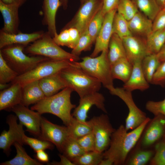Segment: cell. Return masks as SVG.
I'll list each match as a JSON object with an SVG mask.
<instances>
[{
    "mask_svg": "<svg viewBox=\"0 0 165 165\" xmlns=\"http://www.w3.org/2000/svg\"><path fill=\"white\" fill-rule=\"evenodd\" d=\"M150 120L148 117L139 126L129 132L124 126L121 125L112 134L109 146L103 152L104 158L109 160L114 165L124 164Z\"/></svg>",
    "mask_w": 165,
    "mask_h": 165,
    "instance_id": "6da1fadb",
    "label": "cell"
},
{
    "mask_svg": "<svg viewBox=\"0 0 165 165\" xmlns=\"http://www.w3.org/2000/svg\"><path fill=\"white\" fill-rule=\"evenodd\" d=\"M72 91L71 88L66 87L53 95L45 97L31 109L41 115L49 113L54 115L60 119L65 126H68L73 118L71 111L76 107L71 101Z\"/></svg>",
    "mask_w": 165,
    "mask_h": 165,
    "instance_id": "7a4b0ae2",
    "label": "cell"
},
{
    "mask_svg": "<svg viewBox=\"0 0 165 165\" xmlns=\"http://www.w3.org/2000/svg\"><path fill=\"white\" fill-rule=\"evenodd\" d=\"M59 74L68 87L75 91L80 98L98 92L101 87L99 81L76 66L64 69Z\"/></svg>",
    "mask_w": 165,
    "mask_h": 165,
    "instance_id": "3957f363",
    "label": "cell"
},
{
    "mask_svg": "<svg viewBox=\"0 0 165 165\" xmlns=\"http://www.w3.org/2000/svg\"><path fill=\"white\" fill-rule=\"evenodd\" d=\"M108 50H104L99 56L95 57H84L80 62L74 61L76 66L98 80L108 89L114 86L111 65L108 56Z\"/></svg>",
    "mask_w": 165,
    "mask_h": 165,
    "instance_id": "277c9868",
    "label": "cell"
},
{
    "mask_svg": "<svg viewBox=\"0 0 165 165\" xmlns=\"http://www.w3.org/2000/svg\"><path fill=\"white\" fill-rule=\"evenodd\" d=\"M25 46L13 44L1 49L0 52L8 64L19 75L32 69L40 63L50 59L38 56L30 57L23 52Z\"/></svg>",
    "mask_w": 165,
    "mask_h": 165,
    "instance_id": "5b68a950",
    "label": "cell"
},
{
    "mask_svg": "<svg viewBox=\"0 0 165 165\" xmlns=\"http://www.w3.org/2000/svg\"><path fill=\"white\" fill-rule=\"evenodd\" d=\"M24 52L56 60L78 61L80 59L79 57L75 56L61 48L47 31L26 47Z\"/></svg>",
    "mask_w": 165,
    "mask_h": 165,
    "instance_id": "8992f818",
    "label": "cell"
},
{
    "mask_svg": "<svg viewBox=\"0 0 165 165\" xmlns=\"http://www.w3.org/2000/svg\"><path fill=\"white\" fill-rule=\"evenodd\" d=\"M74 61L49 59L40 63L30 70L18 75L11 84L18 83L23 87L31 82L59 73L64 69L75 66Z\"/></svg>",
    "mask_w": 165,
    "mask_h": 165,
    "instance_id": "52a82bcc",
    "label": "cell"
},
{
    "mask_svg": "<svg viewBox=\"0 0 165 165\" xmlns=\"http://www.w3.org/2000/svg\"><path fill=\"white\" fill-rule=\"evenodd\" d=\"M103 5L102 0H86L80 4L74 16L62 29L75 28L81 35L87 31L90 22L102 9Z\"/></svg>",
    "mask_w": 165,
    "mask_h": 165,
    "instance_id": "ba28073f",
    "label": "cell"
},
{
    "mask_svg": "<svg viewBox=\"0 0 165 165\" xmlns=\"http://www.w3.org/2000/svg\"><path fill=\"white\" fill-rule=\"evenodd\" d=\"M112 95L118 96L127 106L129 112L125 120V128L127 131L133 130L143 123L147 118L146 114L139 109L134 101L132 92L123 87L114 86L108 89Z\"/></svg>",
    "mask_w": 165,
    "mask_h": 165,
    "instance_id": "9c48e42d",
    "label": "cell"
},
{
    "mask_svg": "<svg viewBox=\"0 0 165 165\" xmlns=\"http://www.w3.org/2000/svg\"><path fill=\"white\" fill-rule=\"evenodd\" d=\"M87 121L95 137V151L103 152L108 148L112 135L116 129L112 127L106 114L94 116Z\"/></svg>",
    "mask_w": 165,
    "mask_h": 165,
    "instance_id": "30bf717a",
    "label": "cell"
},
{
    "mask_svg": "<svg viewBox=\"0 0 165 165\" xmlns=\"http://www.w3.org/2000/svg\"><path fill=\"white\" fill-rule=\"evenodd\" d=\"M40 127L39 139L52 143L62 153L64 145L70 137L68 127L53 123L42 116Z\"/></svg>",
    "mask_w": 165,
    "mask_h": 165,
    "instance_id": "8fae6325",
    "label": "cell"
},
{
    "mask_svg": "<svg viewBox=\"0 0 165 165\" xmlns=\"http://www.w3.org/2000/svg\"><path fill=\"white\" fill-rule=\"evenodd\" d=\"M18 118L16 115L10 114L6 118L8 125V131L4 130L0 136V148L7 156L10 154L11 147L15 142L23 145V136L25 134L23 125L17 123Z\"/></svg>",
    "mask_w": 165,
    "mask_h": 165,
    "instance_id": "7c38bea8",
    "label": "cell"
},
{
    "mask_svg": "<svg viewBox=\"0 0 165 165\" xmlns=\"http://www.w3.org/2000/svg\"><path fill=\"white\" fill-rule=\"evenodd\" d=\"M11 111L17 116L19 123L26 127V131L38 138L40 137L42 117L41 114L21 104L15 106Z\"/></svg>",
    "mask_w": 165,
    "mask_h": 165,
    "instance_id": "4fadbf2b",
    "label": "cell"
},
{
    "mask_svg": "<svg viewBox=\"0 0 165 165\" xmlns=\"http://www.w3.org/2000/svg\"><path fill=\"white\" fill-rule=\"evenodd\" d=\"M105 101L104 97L98 92L85 95L80 98L79 105L75 108L72 116L79 121L85 122L88 111L93 105L107 113Z\"/></svg>",
    "mask_w": 165,
    "mask_h": 165,
    "instance_id": "5bb4252c",
    "label": "cell"
},
{
    "mask_svg": "<svg viewBox=\"0 0 165 165\" xmlns=\"http://www.w3.org/2000/svg\"><path fill=\"white\" fill-rule=\"evenodd\" d=\"M127 58L133 64L136 62L142 61L150 54L147 50L145 38L133 35L122 38Z\"/></svg>",
    "mask_w": 165,
    "mask_h": 165,
    "instance_id": "9a60e30c",
    "label": "cell"
},
{
    "mask_svg": "<svg viewBox=\"0 0 165 165\" xmlns=\"http://www.w3.org/2000/svg\"><path fill=\"white\" fill-rule=\"evenodd\" d=\"M116 12L117 9H115L105 15L102 27L95 43L94 49L90 57H96L100 52L108 50L109 42L113 34V19Z\"/></svg>",
    "mask_w": 165,
    "mask_h": 165,
    "instance_id": "2e32d148",
    "label": "cell"
},
{
    "mask_svg": "<svg viewBox=\"0 0 165 165\" xmlns=\"http://www.w3.org/2000/svg\"><path fill=\"white\" fill-rule=\"evenodd\" d=\"M165 136V118L161 115L155 116L148 126L141 141L144 147L150 146L161 140Z\"/></svg>",
    "mask_w": 165,
    "mask_h": 165,
    "instance_id": "e0dca14e",
    "label": "cell"
},
{
    "mask_svg": "<svg viewBox=\"0 0 165 165\" xmlns=\"http://www.w3.org/2000/svg\"><path fill=\"white\" fill-rule=\"evenodd\" d=\"M20 7L14 4H7L0 0V11L3 17L4 26L1 29L9 34L19 32V19L18 10Z\"/></svg>",
    "mask_w": 165,
    "mask_h": 165,
    "instance_id": "ac0fdd59",
    "label": "cell"
},
{
    "mask_svg": "<svg viewBox=\"0 0 165 165\" xmlns=\"http://www.w3.org/2000/svg\"><path fill=\"white\" fill-rule=\"evenodd\" d=\"M42 31L30 33H24L20 31L16 34L6 33L1 30L0 31V49L11 45L19 44L26 46L33 42L44 34Z\"/></svg>",
    "mask_w": 165,
    "mask_h": 165,
    "instance_id": "d6986e66",
    "label": "cell"
},
{
    "mask_svg": "<svg viewBox=\"0 0 165 165\" xmlns=\"http://www.w3.org/2000/svg\"><path fill=\"white\" fill-rule=\"evenodd\" d=\"M22 87L18 83L11 84L7 88L0 93V110L11 111L15 106L20 104Z\"/></svg>",
    "mask_w": 165,
    "mask_h": 165,
    "instance_id": "ffe728a7",
    "label": "cell"
},
{
    "mask_svg": "<svg viewBox=\"0 0 165 165\" xmlns=\"http://www.w3.org/2000/svg\"><path fill=\"white\" fill-rule=\"evenodd\" d=\"M62 6L61 0H43L42 24L47 26L48 33L53 38L57 35L56 25L57 12Z\"/></svg>",
    "mask_w": 165,
    "mask_h": 165,
    "instance_id": "44dd1931",
    "label": "cell"
},
{
    "mask_svg": "<svg viewBox=\"0 0 165 165\" xmlns=\"http://www.w3.org/2000/svg\"><path fill=\"white\" fill-rule=\"evenodd\" d=\"M128 23L133 35L146 38L152 32V21L139 11Z\"/></svg>",
    "mask_w": 165,
    "mask_h": 165,
    "instance_id": "7402d4cb",
    "label": "cell"
},
{
    "mask_svg": "<svg viewBox=\"0 0 165 165\" xmlns=\"http://www.w3.org/2000/svg\"><path fill=\"white\" fill-rule=\"evenodd\" d=\"M141 63V61H138L133 64L131 74L123 86V88L125 90L132 92L136 90L143 91L149 88V83L143 72Z\"/></svg>",
    "mask_w": 165,
    "mask_h": 165,
    "instance_id": "603a6c76",
    "label": "cell"
},
{
    "mask_svg": "<svg viewBox=\"0 0 165 165\" xmlns=\"http://www.w3.org/2000/svg\"><path fill=\"white\" fill-rule=\"evenodd\" d=\"M45 97L40 86L39 81H34L22 87L20 104L28 107L31 104L37 103Z\"/></svg>",
    "mask_w": 165,
    "mask_h": 165,
    "instance_id": "cb8c5ba5",
    "label": "cell"
},
{
    "mask_svg": "<svg viewBox=\"0 0 165 165\" xmlns=\"http://www.w3.org/2000/svg\"><path fill=\"white\" fill-rule=\"evenodd\" d=\"M39 83L46 97L53 95L57 93L60 90L68 87L59 73L40 80Z\"/></svg>",
    "mask_w": 165,
    "mask_h": 165,
    "instance_id": "d4e9b609",
    "label": "cell"
},
{
    "mask_svg": "<svg viewBox=\"0 0 165 165\" xmlns=\"http://www.w3.org/2000/svg\"><path fill=\"white\" fill-rule=\"evenodd\" d=\"M80 37L79 31L75 28L61 30L59 34L53 38L59 46H66L73 49L77 45Z\"/></svg>",
    "mask_w": 165,
    "mask_h": 165,
    "instance_id": "484cf974",
    "label": "cell"
},
{
    "mask_svg": "<svg viewBox=\"0 0 165 165\" xmlns=\"http://www.w3.org/2000/svg\"><path fill=\"white\" fill-rule=\"evenodd\" d=\"M108 56L111 65L118 60L127 57L122 39L116 34L113 33L110 40Z\"/></svg>",
    "mask_w": 165,
    "mask_h": 165,
    "instance_id": "4316f807",
    "label": "cell"
},
{
    "mask_svg": "<svg viewBox=\"0 0 165 165\" xmlns=\"http://www.w3.org/2000/svg\"><path fill=\"white\" fill-rule=\"evenodd\" d=\"M133 68V64L127 57L118 60L111 65L113 79H118L124 83L126 82L131 74Z\"/></svg>",
    "mask_w": 165,
    "mask_h": 165,
    "instance_id": "83f0119b",
    "label": "cell"
},
{
    "mask_svg": "<svg viewBox=\"0 0 165 165\" xmlns=\"http://www.w3.org/2000/svg\"><path fill=\"white\" fill-rule=\"evenodd\" d=\"M16 152L12 159L0 163V165H42L43 164L29 156L23 147V145L17 142L13 145Z\"/></svg>",
    "mask_w": 165,
    "mask_h": 165,
    "instance_id": "f1b7e54d",
    "label": "cell"
},
{
    "mask_svg": "<svg viewBox=\"0 0 165 165\" xmlns=\"http://www.w3.org/2000/svg\"><path fill=\"white\" fill-rule=\"evenodd\" d=\"M149 54H157L165 44V28L152 32L145 38Z\"/></svg>",
    "mask_w": 165,
    "mask_h": 165,
    "instance_id": "f546056e",
    "label": "cell"
},
{
    "mask_svg": "<svg viewBox=\"0 0 165 165\" xmlns=\"http://www.w3.org/2000/svg\"><path fill=\"white\" fill-rule=\"evenodd\" d=\"M161 63L157 54H156L147 55L142 61V70L147 80L149 83H151L153 76Z\"/></svg>",
    "mask_w": 165,
    "mask_h": 165,
    "instance_id": "4dcf8cb0",
    "label": "cell"
},
{
    "mask_svg": "<svg viewBox=\"0 0 165 165\" xmlns=\"http://www.w3.org/2000/svg\"><path fill=\"white\" fill-rule=\"evenodd\" d=\"M138 10L153 21L162 9L156 0H131Z\"/></svg>",
    "mask_w": 165,
    "mask_h": 165,
    "instance_id": "1f68e13d",
    "label": "cell"
},
{
    "mask_svg": "<svg viewBox=\"0 0 165 165\" xmlns=\"http://www.w3.org/2000/svg\"><path fill=\"white\" fill-rule=\"evenodd\" d=\"M70 136L78 139L92 132L91 127L87 121L82 122L73 117L71 123L67 126Z\"/></svg>",
    "mask_w": 165,
    "mask_h": 165,
    "instance_id": "d6a6232c",
    "label": "cell"
},
{
    "mask_svg": "<svg viewBox=\"0 0 165 165\" xmlns=\"http://www.w3.org/2000/svg\"><path fill=\"white\" fill-rule=\"evenodd\" d=\"M85 152L76 139L70 136L64 145L62 153L73 162Z\"/></svg>",
    "mask_w": 165,
    "mask_h": 165,
    "instance_id": "836d02e7",
    "label": "cell"
},
{
    "mask_svg": "<svg viewBox=\"0 0 165 165\" xmlns=\"http://www.w3.org/2000/svg\"><path fill=\"white\" fill-rule=\"evenodd\" d=\"M113 33L117 35L122 38L132 35L127 21L121 14L116 12L112 22Z\"/></svg>",
    "mask_w": 165,
    "mask_h": 165,
    "instance_id": "e575fe53",
    "label": "cell"
},
{
    "mask_svg": "<svg viewBox=\"0 0 165 165\" xmlns=\"http://www.w3.org/2000/svg\"><path fill=\"white\" fill-rule=\"evenodd\" d=\"M103 152L96 151L85 152L73 162L75 165H99L104 158Z\"/></svg>",
    "mask_w": 165,
    "mask_h": 165,
    "instance_id": "d590c367",
    "label": "cell"
},
{
    "mask_svg": "<svg viewBox=\"0 0 165 165\" xmlns=\"http://www.w3.org/2000/svg\"><path fill=\"white\" fill-rule=\"evenodd\" d=\"M18 75V73L8 64L0 52V83L11 82Z\"/></svg>",
    "mask_w": 165,
    "mask_h": 165,
    "instance_id": "8d00e7d4",
    "label": "cell"
},
{
    "mask_svg": "<svg viewBox=\"0 0 165 165\" xmlns=\"http://www.w3.org/2000/svg\"><path fill=\"white\" fill-rule=\"evenodd\" d=\"M116 9L128 21L139 11L131 0H119Z\"/></svg>",
    "mask_w": 165,
    "mask_h": 165,
    "instance_id": "74e56055",
    "label": "cell"
},
{
    "mask_svg": "<svg viewBox=\"0 0 165 165\" xmlns=\"http://www.w3.org/2000/svg\"><path fill=\"white\" fill-rule=\"evenodd\" d=\"M154 154L151 150H139L131 156L127 164L129 165H145L151 159Z\"/></svg>",
    "mask_w": 165,
    "mask_h": 165,
    "instance_id": "f35d334b",
    "label": "cell"
},
{
    "mask_svg": "<svg viewBox=\"0 0 165 165\" xmlns=\"http://www.w3.org/2000/svg\"><path fill=\"white\" fill-rule=\"evenodd\" d=\"M23 142L24 145H29L35 152L40 150H52L54 148L53 144L50 142L29 137L25 134L23 136Z\"/></svg>",
    "mask_w": 165,
    "mask_h": 165,
    "instance_id": "ab89813d",
    "label": "cell"
},
{
    "mask_svg": "<svg viewBox=\"0 0 165 165\" xmlns=\"http://www.w3.org/2000/svg\"><path fill=\"white\" fill-rule=\"evenodd\" d=\"M104 16L101 9L96 14L88 26L87 31L94 43L95 42L102 27Z\"/></svg>",
    "mask_w": 165,
    "mask_h": 165,
    "instance_id": "60d3db41",
    "label": "cell"
},
{
    "mask_svg": "<svg viewBox=\"0 0 165 165\" xmlns=\"http://www.w3.org/2000/svg\"><path fill=\"white\" fill-rule=\"evenodd\" d=\"M94 43L87 31L80 35L77 45L72 49L71 53L75 56L79 57L82 51L90 50Z\"/></svg>",
    "mask_w": 165,
    "mask_h": 165,
    "instance_id": "b9f144b4",
    "label": "cell"
},
{
    "mask_svg": "<svg viewBox=\"0 0 165 165\" xmlns=\"http://www.w3.org/2000/svg\"><path fill=\"white\" fill-rule=\"evenodd\" d=\"M150 164L165 165V136L156 144L154 154Z\"/></svg>",
    "mask_w": 165,
    "mask_h": 165,
    "instance_id": "7bdbcfd3",
    "label": "cell"
},
{
    "mask_svg": "<svg viewBox=\"0 0 165 165\" xmlns=\"http://www.w3.org/2000/svg\"><path fill=\"white\" fill-rule=\"evenodd\" d=\"M85 152L95 151V140L93 132L76 139Z\"/></svg>",
    "mask_w": 165,
    "mask_h": 165,
    "instance_id": "ee69618b",
    "label": "cell"
},
{
    "mask_svg": "<svg viewBox=\"0 0 165 165\" xmlns=\"http://www.w3.org/2000/svg\"><path fill=\"white\" fill-rule=\"evenodd\" d=\"M145 108L155 116L161 115L165 118V98L158 101H149L146 103Z\"/></svg>",
    "mask_w": 165,
    "mask_h": 165,
    "instance_id": "f6af8a7d",
    "label": "cell"
},
{
    "mask_svg": "<svg viewBox=\"0 0 165 165\" xmlns=\"http://www.w3.org/2000/svg\"><path fill=\"white\" fill-rule=\"evenodd\" d=\"M151 83L162 87L165 86V61L161 63L153 76Z\"/></svg>",
    "mask_w": 165,
    "mask_h": 165,
    "instance_id": "bcb514c9",
    "label": "cell"
},
{
    "mask_svg": "<svg viewBox=\"0 0 165 165\" xmlns=\"http://www.w3.org/2000/svg\"><path fill=\"white\" fill-rule=\"evenodd\" d=\"M165 28V10L162 9L152 21V31Z\"/></svg>",
    "mask_w": 165,
    "mask_h": 165,
    "instance_id": "7dc6e473",
    "label": "cell"
},
{
    "mask_svg": "<svg viewBox=\"0 0 165 165\" xmlns=\"http://www.w3.org/2000/svg\"><path fill=\"white\" fill-rule=\"evenodd\" d=\"M119 0H102L103 5L102 9L103 14L105 15L108 12L116 9Z\"/></svg>",
    "mask_w": 165,
    "mask_h": 165,
    "instance_id": "c3c4849f",
    "label": "cell"
},
{
    "mask_svg": "<svg viewBox=\"0 0 165 165\" xmlns=\"http://www.w3.org/2000/svg\"><path fill=\"white\" fill-rule=\"evenodd\" d=\"M61 160L59 162L53 161L50 163V165H75L72 161L67 157L61 154H59Z\"/></svg>",
    "mask_w": 165,
    "mask_h": 165,
    "instance_id": "681fc988",
    "label": "cell"
},
{
    "mask_svg": "<svg viewBox=\"0 0 165 165\" xmlns=\"http://www.w3.org/2000/svg\"><path fill=\"white\" fill-rule=\"evenodd\" d=\"M35 157L41 163H47L49 162V157L48 154L44 150H40L36 152Z\"/></svg>",
    "mask_w": 165,
    "mask_h": 165,
    "instance_id": "f907efd6",
    "label": "cell"
},
{
    "mask_svg": "<svg viewBox=\"0 0 165 165\" xmlns=\"http://www.w3.org/2000/svg\"><path fill=\"white\" fill-rule=\"evenodd\" d=\"M3 2L7 4H16L20 7L23 5L26 0H1Z\"/></svg>",
    "mask_w": 165,
    "mask_h": 165,
    "instance_id": "816d5d0a",
    "label": "cell"
},
{
    "mask_svg": "<svg viewBox=\"0 0 165 165\" xmlns=\"http://www.w3.org/2000/svg\"><path fill=\"white\" fill-rule=\"evenodd\" d=\"M157 55L161 63L165 61V44Z\"/></svg>",
    "mask_w": 165,
    "mask_h": 165,
    "instance_id": "f5cc1de1",
    "label": "cell"
},
{
    "mask_svg": "<svg viewBox=\"0 0 165 165\" xmlns=\"http://www.w3.org/2000/svg\"><path fill=\"white\" fill-rule=\"evenodd\" d=\"M113 165L112 162L107 159L103 158L101 161L99 165Z\"/></svg>",
    "mask_w": 165,
    "mask_h": 165,
    "instance_id": "db71d44e",
    "label": "cell"
},
{
    "mask_svg": "<svg viewBox=\"0 0 165 165\" xmlns=\"http://www.w3.org/2000/svg\"><path fill=\"white\" fill-rule=\"evenodd\" d=\"M62 6L64 10L67 9L68 7V0H61Z\"/></svg>",
    "mask_w": 165,
    "mask_h": 165,
    "instance_id": "11a10c76",
    "label": "cell"
},
{
    "mask_svg": "<svg viewBox=\"0 0 165 165\" xmlns=\"http://www.w3.org/2000/svg\"><path fill=\"white\" fill-rule=\"evenodd\" d=\"M159 5L162 9L165 3V0H156Z\"/></svg>",
    "mask_w": 165,
    "mask_h": 165,
    "instance_id": "9f6ffc18",
    "label": "cell"
},
{
    "mask_svg": "<svg viewBox=\"0 0 165 165\" xmlns=\"http://www.w3.org/2000/svg\"><path fill=\"white\" fill-rule=\"evenodd\" d=\"M8 84H0V89L1 90H4L8 87Z\"/></svg>",
    "mask_w": 165,
    "mask_h": 165,
    "instance_id": "6f0895ef",
    "label": "cell"
},
{
    "mask_svg": "<svg viewBox=\"0 0 165 165\" xmlns=\"http://www.w3.org/2000/svg\"><path fill=\"white\" fill-rule=\"evenodd\" d=\"M86 0H80V4Z\"/></svg>",
    "mask_w": 165,
    "mask_h": 165,
    "instance_id": "680465c9",
    "label": "cell"
},
{
    "mask_svg": "<svg viewBox=\"0 0 165 165\" xmlns=\"http://www.w3.org/2000/svg\"><path fill=\"white\" fill-rule=\"evenodd\" d=\"M162 9H163L165 10V3L164 4V5L163 6V8Z\"/></svg>",
    "mask_w": 165,
    "mask_h": 165,
    "instance_id": "91938a15",
    "label": "cell"
}]
</instances>
